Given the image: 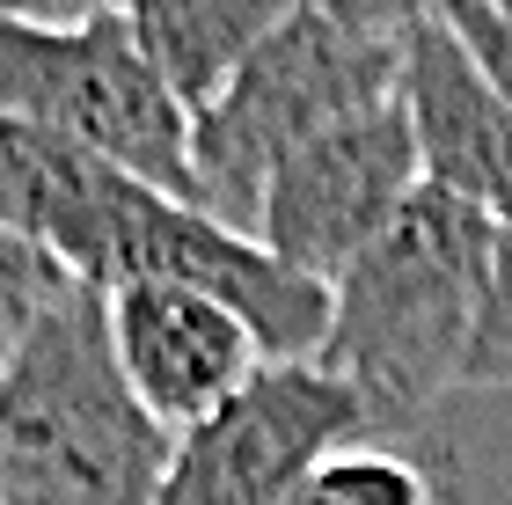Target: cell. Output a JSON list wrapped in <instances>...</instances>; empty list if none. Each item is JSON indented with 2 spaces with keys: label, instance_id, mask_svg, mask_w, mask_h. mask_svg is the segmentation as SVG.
Returning <instances> with one entry per match:
<instances>
[{
  "label": "cell",
  "instance_id": "2",
  "mask_svg": "<svg viewBox=\"0 0 512 505\" xmlns=\"http://www.w3.org/2000/svg\"><path fill=\"white\" fill-rule=\"evenodd\" d=\"M491 249L498 220L447 191H417L403 220L330 286V330L315 359L352 381L388 432L425 425L432 403L461 388Z\"/></svg>",
  "mask_w": 512,
  "mask_h": 505
},
{
  "label": "cell",
  "instance_id": "4",
  "mask_svg": "<svg viewBox=\"0 0 512 505\" xmlns=\"http://www.w3.org/2000/svg\"><path fill=\"white\" fill-rule=\"evenodd\" d=\"M0 110L191 205V118L139 52L132 8H0Z\"/></svg>",
  "mask_w": 512,
  "mask_h": 505
},
{
  "label": "cell",
  "instance_id": "11",
  "mask_svg": "<svg viewBox=\"0 0 512 505\" xmlns=\"http://www.w3.org/2000/svg\"><path fill=\"white\" fill-rule=\"evenodd\" d=\"M66 293H74V279H66L37 242H22V235L0 227V374L22 359V344L37 337V323L66 301Z\"/></svg>",
  "mask_w": 512,
  "mask_h": 505
},
{
  "label": "cell",
  "instance_id": "13",
  "mask_svg": "<svg viewBox=\"0 0 512 505\" xmlns=\"http://www.w3.org/2000/svg\"><path fill=\"white\" fill-rule=\"evenodd\" d=\"M439 22L454 30V44L483 66V81L512 103V8H483V0H454L439 8Z\"/></svg>",
  "mask_w": 512,
  "mask_h": 505
},
{
  "label": "cell",
  "instance_id": "10",
  "mask_svg": "<svg viewBox=\"0 0 512 505\" xmlns=\"http://www.w3.org/2000/svg\"><path fill=\"white\" fill-rule=\"evenodd\" d=\"M286 505H447V484L425 454L395 447V440H359L330 454Z\"/></svg>",
  "mask_w": 512,
  "mask_h": 505
},
{
  "label": "cell",
  "instance_id": "5",
  "mask_svg": "<svg viewBox=\"0 0 512 505\" xmlns=\"http://www.w3.org/2000/svg\"><path fill=\"white\" fill-rule=\"evenodd\" d=\"M359 440H388V425L344 374L322 359H264L205 425L176 432L161 505H286Z\"/></svg>",
  "mask_w": 512,
  "mask_h": 505
},
{
  "label": "cell",
  "instance_id": "9",
  "mask_svg": "<svg viewBox=\"0 0 512 505\" xmlns=\"http://www.w3.org/2000/svg\"><path fill=\"white\" fill-rule=\"evenodd\" d=\"M278 15H286L278 0H139L132 30H139V52L161 74V88L198 125L227 96V81L242 74V59L264 44Z\"/></svg>",
  "mask_w": 512,
  "mask_h": 505
},
{
  "label": "cell",
  "instance_id": "8",
  "mask_svg": "<svg viewBox=\"0 0 512 505\" xmlns=\"http://www.w3.org/2000/svg\"><path fill=\"white\" fill-rule=\"evenodd\" d=\"M395 103H403L425 191H447L461 205H476L483 220L512 227V103L454 44V30L439 22V8L410 15Z\"/></svg>",
  "mask_w": 512,
  "mask_h": 505
},
{
  "label": "cell",
  "instance_id": "12",
  "mask_svg": "<svg viewBox=\"0 0 512 505\" xmlns=\"http://www.w3.org/2000/svg\"><path fill=\"white\" fill-rule=\"evenodd\" d=\"M461 388H512V227H498V249H491V279H483Z\"/></svg>",
  "mask_w": 512,
  "mask_h": 505
},
{
  "label": "cell",
  "instance_id": "6",
  "mask_svg": "<svg viewBox=\"0 0 512 505\" xmlns=\"http://www.w3.org/2000/svg\"><path fill=\"white\" fill-rule=\"evenodd\" d=\"M417 191H425V176H417L403 103H381L366 118L308 140L271 176L264 213H256V242L300 279L337 286L403 220V205Z\"/></svg>",
  "mask_w": 512,
  "mask_h": 505
},
{
  "label": "cell",
  "instance_id": "1",
  "mask_svg": "<svg viewBox=\"0 0 512 505\" xmlns=\"http://www.w3.org/2000/svg\"><path fill=\"white\" fill-rule=\"evenodd\" d=\"M417 8L300 0L264 30L227 96L191 125V205L235 235H256L271 176L308 140L395 103Z\"/></svg>",
  "mask_w": 512,
  "mask_h": 505
},
{
  "label": "cell",
  "instance_id": "3",
  "mask_svg": "<svg viewBox=\"0 0 512 505\" xmlns=\"http://www.w3.org/2000/svg\"><path fill=\"white\" fill-rule=\"evenodd\" d=\"M169 447L118 381L103 293L74 286L0 374V505H161Z\"/></svg>",
  "mask_w": 512,
  "mask_h": 505
},
{
  "label": "cell",
  "instance_id": "7",
  "mask_svg": "<svg viewBox=\"0 0 512 505\" xmlns=\"http://www.w3.org/2000/svg\"><path fill=\"white\" fill-rule=\"evenodd\" d=\"M103 330H110V359L118 381L132 388V403L169 432L205 425L235 388L264 366V344L249 337L235 308L205 301L191 286H110L103 293Z\"/></svg>",
  "mask_w": 512,
  "mask_h": 505
}]
</instances>
